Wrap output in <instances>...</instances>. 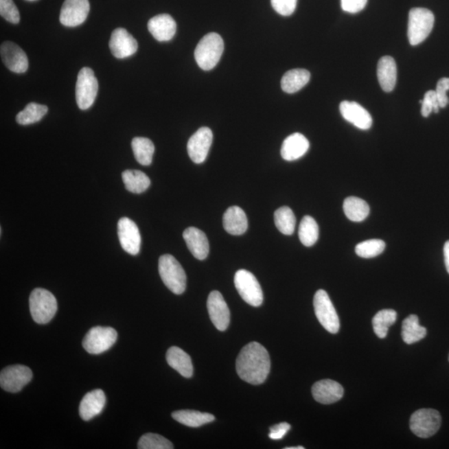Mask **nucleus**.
<instances>
[{
  "label": "nucleus",
  "mask_w": 449,
  "mask_h": 449,
  "mask_svg": "<svg viewBox=\"0 0 449 449\" xmlns=\"http://www.w3.org/2000/svg\"><path fill=\"white\" fill-rule=\"evenodd\" d=\"M117 234L121 246L126 252L133 255L139 253L141 238L139 227L133 220L128 218L118 220Z\"/></svg>",
  "instance_id": "obj_13"
},
{
  "label": "nucleus",
  "mask_w": 449,
  "mask_h": 449,
  "mask_svg": "<svg viewBox=\"0 0 449 449\" xmlns=\"http://www.w3.org/2000/svg\"><path fill=\"white\" fill-rule=\"evenodd\" d=\"M420 104H422L421 114L424 117H428L433 112L437 113L439 111L440 106L435 90H429L425 93L424 100L420 101Z\"/></svg>",
  "instance_id": "obj_39"
},
{
  "label": "nucleus",
  "mask_w": 449,
  "mask_h": 449,
  "mask_svg": "<svg viewBox=\"0 0 449 449\" xmlns=\"http://www.w3.org/2000/svg\"><path fill=\"white\" fill-rule=\"evenodd\" d=\"M139 449H172L173 444L164 438L163 436L156 433H148L141 437L139 442Z\"/></svg>",
  "instance_id": "obj_38"
},
{
  "label": "nucleus",
  "mask_w": 449,
  "mask_h": 449,
  "mask_svg": "<svg viewBox=\"0 0 449 449\" xmlns=\"http://www.w3.org/2000/svg\"><path fill=\"white\" fill-rule=\"evenodd\" d=\"M378 80L384 92H391L396 85L397 65L391 56L382 57L378 62Z\"/></svg>",
  "instance_id": "obj_25"
},
{
  "label": "nucleus",
  "mask_w": 449,
  "mask_h": 449,
  "mask_svg": "<svg viewBox=\"0 0 449 449\" xmlns=\"http://www.w3.org/2000/svg\"><path fill=\"white\" fill-rule=\"evenodd\" d=\"M396 320L395 310L387 309L379 311L372 321L374 333L378 337L384 338L387 336L389 327L395 324Z\"/></svg>",
  "instance_id": "obj_33"
},
{
  "label": "nucleus",
  "mask_w": 449,
  "mask_h": 449,
  "mask_svg": "<svg viewBox=\"0 0 449 449\" xmlns=\"http://www.w3.org/2000/svg\"><path fill=\"white\" fill-rule=\"evenodd\" d=\"M275 12L282 16H290L297 9V0H271Z\"/></svg>",
  "instance_id": "obj_41"
},
{
  "label": "nucleus",
  "mask_w": 449,
  "mask_h": 449,
  "mask_svg": "<svg viewBox=\"0 0 449 449\" xmlns=\"http://www.w3.org/2000/svg\"><path fill=\"white\" fill-rule=\"evenodd\" d=\"M89 11V0H65L59 21L66 27H76L85 22Z\"/></svg>",
  "instance_id": "obj_15"
},
{
  "label": "nucleus",
  "mask_w": 449,
  "mask_h": 449,
  "mask_svg": "<svg viewBox=\"0 0 449 449\" xmlns=\"http://www.w3.org/2000/svg\"><path fill=\"white\" fill-rule=\"evenodd\" d=\"M310 148L308 139L301 133H293L283 141L281 153L284 160L291 161L301 159Z\"/></svg>",
  "instance_id": "obj_22"
},
{
  "label": "nucleus",
  "mask_w": 449,
  "mask_h": 449,
  "mask_svg": "<svg viewBox=\"0 0 449 449\" xmlns=\"http://www.w3.org/2000/svg\"><path fill=\"white\" fill-rule=\"evenodd\" d=\"M448 360H449V356H448Z\"/></svg>",
  "instance_id": "obj_48"
},
{
  "label": "nucleus",
  "mask_w": 449,
  "mask_h": 449,
  "mask_svg": "<svg viewBox=\"0 0 449 449\" xmlns=\"http://www.w3.org/2000/svg\"><path fill=\"white\" fill-rule=\"evenodd\" d=\"M314 313L319 322L332 334H336L341 328L340 319H338L336 309L332 304L329 295L324 290L316 291L314 297Z\"/></svg>",
  "instance_id": "obj_7"
},
{
  "label": "nucleus",
  "mask_w": 449,
  "mask_h": 449,
  "mask_svg": "<svg viewBox=\"0 0 449 449\" xmlns=\"http://www.w3.org/2000/svg\"><path fill=\"white\" fill-rule=\"evenodd\" d=\"M224 51V42L218 34L210 33L200 39L195 50V59L203 70H211L218 64Z\"/></svg>",
  "instance_id": "obj_2"
},
{
  "label": "nucleus",
  "mask_w": 449,
  "mask_h": 449,
  "mask_svg": "<svg viewBox=\"0 0 449 449\" xmlns=\"http://www.w3.org/2000/svg\"><path fill=\"white\" fill-rule=\"evenodd\" d=\"M299 238L303 245L310 247L316 243L319 238V226L316 220L310 216L303 218L299 227Z\"/></svg>",
  "instance_id": "obj_34"
},
{
  "label": "nucleus",
  "mask_w": 449,
  "mask_h": 449,
  "mask_svg": "<svg viewBox=\"0 0 449 449\" xmlns=\"http://www.w3.org/2000/svg\"><path fill=\"white\" fill-rule=\"evenodd\" d=\"M49 108L45 105L30 102L25 109L19 113L16 116V121L21 125H30L41 121L48 113Z\"/></svg>",
  "instance_id": "obj_35"
},
{
  "label": "nucleus",
  "mask_w": 449,
  "mask_h": 449,
  "mask_svg": "<svg viewBox=\"0 0 449 449\" xmlns=\"http://www.w3.org/2000/svg\"><path fill=\"white\" fill-rule=\"evenodd\" d=\"M183 238L193 257L203 261L208 257L210 246L207 235L196 227H189L183 232Z\"/></svg>",
  "instance_id": "obj_21"
},
{
  "label": "nucleus",
  "mask_w": 449,
  "mask_h": 449,
  "mask_svg": "<svg viewBox=\"0 0 449 449\" xmlns=\"http://www.w3.org/2000/svg\"><path fill=\"white\" fill-rule=\"evenodd\" d=\"M236 290L247 304L254 307L262 306L263 291L257 279L246 270L236 271L234 278Z\"/></svg>",
  "instance_id": "obj_9"
},
{
  "label": "nucleus",
  "mask_w": 449,
  "mask_h": 449,
  "mask_svg": "<svg viewBox=\"0 0 449 449\" xmlns=\"http://www.w3.org/2000/svg\"><path fill=\"white\" fill-rule=\"evenodd\" d=\"M159 270L161 281L172 293H184L187 287V275L181 264L172 255H163L159 258Z\"/></svg>",
  "instance_id": "obj_3"
},
{
  "label": "nucleus",
  "mask_w": 449,
  "mask_h": 449,
  "mask_svg": "<svg viewBox=\"0 0 449 449\" xmlns=\"http://www.w3.org/2000/svg\"><path fill=\"white\" fill-rule=\"evenodd\" d=\"M98 82L93 69L82 68L78 75L76 101L78 108L87 110L92 107L96 100Z\"/></svg>",
  "instance_id": "obj_10"
},
{
  "label": "nucleus",
  "mask_w": 449,
  "mask_h": 449,
  "mask_svg": "<svg viewBox=\"0 0 449 449\" xmlns=\"http://www.w3.org/2000/svg\"><path fill=\"white\" fill-rule=\"evenodd\" d=\"M449 90V78H443L438 82L436 87V94L438 97L439 106L441 108L446 107L448 104L449 100L447 96V92Z\"/></svg>",
  "instance_id": "obj_42"
},
{
  "label": "nucleus",
  "mask_w": 449,
  "mask_h": 449,
  "mask_svg": "<svg viewBox=\"0 0 449 449\" xmlns=\"http://www.w3.org/2000/svg\"><path fill=\"white\" fill-rule=\"evenodd\" d=\"M172 417L177 422L192 428H198L215 420L214 415L211 413L195 411H175L172 413Z\"/></svg>",
  "instance_id": "obj_29"
},
{
  "label": "nucleus",
  "mask_w": 449,
  "mask_h": 449,
  "mask_svg": "<svg viewBox=\"0 0 449 449\" xmlns=\"http://www.w3.org/2000/svg\"><path fill=\"white\" fill-rule=\"evenodd\" d=\"M0 14L12 23H19L21 21V14L13 0H0Z\"/></svg>",
  "instance_id": "obj_40"
},
{
  "label": "nucleus",
  "mask_w": 449,
  "mask_h": 449,
  "mask_svg": "<svg viewBox=\"0 0 449 449\" xmlns=\"http://www.w3.org/2000/svg\"><path fill=\"white\" fill-rule=\"evenodd\" d=\"M310 73L308 70L295 69L288 71L281 80V89L287 93H295L308 84Z\"/></svg>",
  "instance_id": "obj_27"
},
{
  "label": "nucleus",
  "mask_w": 449,
  "mask_h": 449,
  "mask_svg": "<svg viewBox=\"0 0 449 449\" xmlns=\"http://www.w3.org/2000/svg\"><path fill=\"white\" fill-rule=\"evenodd\" d=\"M212 139L214 134L207 127L200 128L193 134L187 143L188 155L193 163L200 164L206 161Z\"/></svg>",
  "instance_id": "obj_12"
},
{
  "label": "nucleus",
  "mask_w": 449,
  "mask_h": 449,
  "mask_svg": "<svg viewBox=\"0 0 449 449\" xmlns=\"http://www.w3.org/2000/svg\"><path fill=\"white\" fill-rule=\"evenodd\" d=\"M109 48L113 56L117 58H125L132 56L139 49L135 38L123 27H118L111 35Z\"/></svg>",
  "instance_id": "obj_16"
},
{
  "label": "nucleus",
  "mask_w": 449,
  "mask_h": 449,
  "mask_svg": "<svg viewBox=\"0 0 449 449\" xmlns=\"http://www.w3.org/2000/svg\"><path fill=\"white\" fill-rule=\"evenodd\" d=\"M427 336V330L419 325V319L416 314H411L402 324V338L408 345L415 344Z\"/></svg>",
  "instance_id": "obj_28"
},
{
  "label": "nucleus",
  "mask_w": 449,
  "mask_h": 449,
  "mask_svg": "<svg viewBox=\"0 0 449 449\" xmlns=\"http://www.w3.org/2000/svg\"><path fill=\"white\" fill-rule=\"evenodd\" d=\"M444 262L448 273L449 274V241L444 244Z\"/></svg>",
  "instance_id": "obj_45"
},
{
  "label": "nucleus",
  "mask_w": 449,
  "mask_h": 449,
  "mask_svg": "<svg viewBox=\"0 0 449 449\" xmlns=\"http://www.w3.org/2000/svg\"><path fill=\"white\" fill-rule=\"evenodd\" d=\"M435 25V15L424 8H413L409 11L408 38L413 46L420 45L430 34Z\"/></svg>",
  "instance_id": "obj_5"
},
{
  "label": "nucleus",
  "mask_w": 449,
  "mask_h": 449,
  "mask_svg": "<svg viewBox=\"0 0 449 449\" xmlns=\"http://www.w3.org/2000/svg\"><path fill=\"white\" fill-rule=\"evenodd\" d=\"M442 419L439 411L433 408H421L411 417V431L419 438L428 439L439 430Z\"/></svg>",
  "instance_id": "obj_6"
},
{
  "label": "nucleus",
  "mask_w": 449,
  "mask_h": 449,
  "mask_svg": "<svg viewBox=\"0 0 449 449\" xmlns=\"http://www.w3.org/2000/svg\"><path fill=\"white\" fill-rule=\"evenodd\" d=\"M30 310L35 322L39 325L48 324L57 313V299L49 290L34 289L30 297Z\"/></svg>",
  "instance_id": "obj_4"
},
{
  "label": "nucleus",
  "mask_w": 449,
  "mask_h": 449,
  "mask_svg": "<svg viewBox=\"0 0 449 449\" xmlns=\"http://www.w3.org/2000/svg\"><path fill=\"white\" fill-rule=\"evenodd\" d=\"M312 395L318 403L332 404L342 399L344 389L336 381L322 380L312 386Z\"/></svg>",
  "instance_id": "obj_19"
},
{
  "label": "nucleus",
  "mask_w": 449,
  "mask_h": 449,
  "mask_svg": "<svg viewBox=\"0 0 449 449\" xmlns=\"http://www.w3.org/2000/svg\"><path fill=\"white\" fill-rule=\"evenodd\" d=\"M275 227L282 234L290 235L294 233L297 219L294 212L288 207H282L275 211Z\"/></svg>",
  "instance_id": "obj_36"
},
{
  "label": "nucleus",
  "mask_w": 449,
  "mask_h": 449,
  "mask_svg": "<svg viewBox=\"0 0 449 449\" xmlns=\"http://www.w3.org/2000/svg\"><path fill=\"white\" fill-rule=\"evenodd\" d=\"M106 396L102 389H95L82 398L80 405V415L82 419L89 421L104 411Z\"/></svg>",
  "instance_id": "obj_23"
},
{
  "label": "nucleus",
  "mask_w": 449,
  "mask_h": 449,
  "mask_svg": "<svg viewBox=\"0 0 449 449\" xmlns=\"http://www.w3.org/2000/svg\"><path fill=\"white\" fill-rule=\"evenodd\" d=\"M149 32L159 42L170 41L176 32V23L171 15L163 14L150 19Z\"/></svg>",
  "instance_id": "obj_20"
},
{
  "label": "nucleus",
  "mask_w": 449,
  "mask_h": 449,
  "mask_svg": "<svg viewBox=\"0 0 449 449\" xmlns=\"http://www.w3.org/2000/svg\"><path fill=\"white\" fill-rule=\"evenodd\" d=\"M343 117L349 123L361 130H368L372 127L373 118L370 113L356 102L343 101L340 105Z\"/></svg>",
  "instance_id": "obj_18"
},
{
  "label": "nucleus",
  "mask_w": 449,
  "mask_h": 449,
  "mask_svg": "<svg viewBox=\"0 0 449 449\" xmlns=\"http://www.w3.org/2000/svg\"><path fill=\"white\" fill-rule=\"evenodd\" d=\"M32 378V370L25 365L8 366L0 373V386L7 392L18 393L30 383Z\"/></svg>",
  "instance_id": "obj_11"
},
{
  "label": "nucleus",
  "mask_w": 449,
  "mask_h": 449,
  "mask_svg": "<svg viewBox=\"0 0 449 449\" xmlns=\"http://www.w3.org/2000/svg\"><path fill=\"white\" fill-rule=\"evenodd\" d=\"M30 1H35V0H30Z\"/></svg>",
  "instance_id": "obj_47"
},
{
  "label": "nucleus",
  "mask_w": 449,
  "mask_h": 449,
  "mask_svg": "<svg viewBox=\"0 0 449 449\" xmlns=\"http://www.w3.org/2000/svg\"><path fill=\"white\" fill-rule=\"evenodd\" d=\"M291 426L288 423H281L270 428L269 437L270 439L279 440L284 438L290 430Z\"/></svg>",
  "instance_id": "obj_44"
},
{
  "label": "nucleus",
  "mask_w": 449,
  "mask_h": 449,
  "mask_svg": "<svg viewBox=\"0 0 449 449\" xmlns=\"http://www.w3.org/2000/svg\"><path fill=\"white\" fill-rule=\"evenodd\" d=\"M367 5V0H341L343 10L350 14H356L363 10Z\"/></svg>",
  "instance_id": "obj_43"
},
{
  "label": "nucleus",
  "mask_w": 449,
  "mask_h": 449,
  "mask_svg": "<svg viewBox=\"0 0 449 449\" xmlns=\"http://www.w3.org/2000/svg\"><path fill=\"white\" fill-rule=\"evenodd\" d=\"M126 189L130 192L140 194L148 190L151 181L144 172L139 170H126L122 174Z\"/></svg>",
  "instance_id": "obj_31"
},
{
  "label": "nucleus",
  "mask_w": 449,
  "mask_h": 449,
  "mask_svg": "<svg viewBox=\"0 0 449 449\" xmlns=\"http://www.w3.org/2000/svg\"><path fill=\"white\" fill-rule=\"evenodd\" d=\"M223 227L228 233L241 235L247 231L248 220L241 207L233 206L227 209L223 216Z\"/></svg>",
  "instance_id": "obj_24"
},
{
  "label": "nucleus",
  "mask_w": 449,
  "mask_h": 449,
  "mask_svg": "<svg viewBox=\"0 0 449 449\" xmlns=\"http://www.w3.org/2000/svg\"><path fill=\"white\" fill-rule=\"evenodd\" d=\"M270 370L269 353L257 342L244 346L236 358V372L244 381L251 384H262Z\"/></svg>",
  "instance_id": "obj_1"
},
{
  "label": "nucleus",
  "mask_w": 449,
  "mask_h": 449,
  "mask_svg": "<svg viewBox=\"0 0 449 449\" xmlns=\"http://www.w3.org/2000/svg\"><path fill=\"white\" fill-rule=\"evenodd\" d=\"M117 338L116 330L111 327L96 326L86 334L82 341V346L89 354H100L111 349Z\"/></svg>",
  "instance_id": "obj_8"
},
{
  "label": "nucleus",
  "mask_w": 449,
  "mask_h": 449,
  "mask_svg": "<svg viewBox=\"0 0 449 449\" xmlns=\"http://www.w3.org/2000/svg\"><path fill=\"white\" fill-rule=\"evenodd\" d=\"M286 449H305V448L302 446H298V447H288V448H286Z\"/></svg>",
  "instance_id": "obj_46"
},
{
  "label": "nucleus",
  "mask_w": 449,
  "mask_h": 449,
  "mask_svg": "<svg viewBox=\"0 0 449 449\" xmlns=\"http://www.w3.org/2000/svg\"><path fill=\"white\" fill-rule=\"evenodd\" d=\"M386 244L382 240H368V241L358 244L356 247V253L362 258H373L383 253Z\"/></svg>",
  "instance_id": "obj_37"
},
{
  "label": "nucleus",
  "mask_w": 449,
  "mask_h": 449,
  "mask_svg": "<svg viewBox=\"0 0 449 449\" xmlns=\"http://www.w3.org/2000/svg\"><path fill=\"white\" fill-rule=\"evenodd\" d=\"M209 316L216 328L224 332L230 325L231 313L222 295L218 290L212 291L207 299Z\"/></svg>",
  "instance_id": "obj_14"
},
{
  "label": "nucleus",
  "mask_w": 449,
  "mask_h": 449,
  "mask_svg": "<svg viewBox=\"0 0 449 449\" xmlns=\"http://www.w3.org/2000/svg\"><path fill=\"white\" fill-rule=\"evenodd\" d=\"M132 148L135 159L141 165L148 166L152 163L155 146L147 137H135L132 141Z\"/></svg>",
  "instance_id": "obj_32"
},
{
  "label": "nucleus",
  "mask_w": 449,
  "mask_h": 449,
  "mask_svg": "<svg viewBox=\"0 0 449 449\" xmlns=\"http://www.w3.org/2000/svg\"><path fill=\"white\" fill-rule=\"evenodd\" d=\"M166 358L168 364L172 369L176 370L181 376L187 378V379L192 377L193 365L192 358L184 350L176 347V346H172L168 350Z\"/></svg>",
  "instance_id": "obj_26"
},
{
  "label": "nucleus",
  "mask_w": 449,
  "mask_h": 449,
  "mask_svg": "<svg viewBox=\"0 0 449 449\" xmlns=\"http://www.w3.org/2000/svg\"><path fill=\"white\" fill-rule=\"evenodd\" d=\"M0 54L3 64L12 72L16 73H25L29 69V59L21 47L13 42L2 43Z\"/></svg>",
  "instance_id": "obj_17"
},
{
  "label": "nucleus",
  "mask_w": 449,
  "mask_h": 449,
  "mask_svg": "<svg viewBox=\"0 0 449 449\" xmlns=\"http://www.w3.org/2000/svg\"><path fill=\"white\" fill-rule=\"evenodd\" d=\"M343 208L347 218L354 222H363L368 218L370 211L368 203L356 196L346 198Z\"/></svg>",
  "instance_id": "obj_30"
}]
</instances>
